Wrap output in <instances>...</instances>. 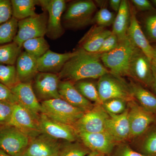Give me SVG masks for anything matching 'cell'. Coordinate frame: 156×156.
<instances>
[{"label":"cell","mask_w":156,"mask_h":156,"mask_svg":"<svg viewBox=\"0 0 156 156\" xmlns=\"http://www.w3.org/2000/svg\"><path fill=\"white\" fill-rule=\"evenodd\" d=\"M0 156H10L2 149H0Z\"/></svg>","instance_id":"obj_46"},{"label":"cell","mask_w":156,"mask_h":156,"mask_svg":"<svg viewBox=\"0 0 156 156\" xmlns=\"http://www.w3.org/2000/svg\"><path fill=\"white\" fill-rule=\"evenodd\" d=\"M39 6L48 14L46 35L52 40H56L65 32L62 23V17L66 9V1L64 0H39Z\"/></svg>","instance_id":"obj_7"},{"label":"cell","mask_w":156,"mask_h":156,"mask_svg":"<svg viewBox=\"0 0 156 156\" xmlns=\"http://www.w3.org/2000/svg\"><path fill=\"white\" fill-rule=\"evenodd\" d=\"M66 142L41 133L30 139L24 152L31 156H58L61 154Z\"/></svg>","instance_id":"obj_13"},{"label":"cell","mask_w":156,"mask_h":156,"mask_svg":"<svg viewBox=\"0 0 156 156\" xmlns=\"http://www.w3.org/2000/svg\"><path fill=\"white\" fill-rule=\"evenodd\" d=\"M128 118L130 125L129 138L138 137L147 131L156 121L155 114L146 110L135 101L128 102Z\"/></svg>","instance_id":"obj_10"},{"label":"cell","mask_w":156,"mask_h":156,"mask_svg":"<svg viewBox=\"0 0 156 156\" xmlns=\"http://www.w3.org/2000/svg\"><path fill=\"white\" fill-rule=\"evenodd\" d=\"M48 14L47 11L19 20L18 31L13 42L20 48H22L23 43L29 39L44 37L47 33Z\"/></svg>","instance_id":"obj_6"},{"label":"cell","mask_w":156,"mask_h":156,"mask_svg":"<svg viewBox=\"0 0 156 156\" xmlns=\"http://www.w3.org/2000/svg\"><path fill=\"white\" fill-rule=\"evenodd\" d=\"M91 152L83 143L66 141L61 154L62 156H86Z\"/></svg>","instance_id":"obj_34"},{"label":"cell","mask_w":156,"mask_h":156,"mask_svg":"<svg viewBox=\"0 0 156 156\" xmlns=\"http://www.w3.org/2000/svg\"><path fill=\"white\" fill-rule=\"evenodd\" d=\"M131 21L127 35L136 47L140 49L151 61L154 48L143 31L136 15V11L130 2Z\"/></svg>","instance_id":"obj_18"},{"label":"cell","mask_w":156,"mask_h":156,"mask_svg":"<svg viewBox=\"0 0 156 156\" xmlns=\"http://www.w3.org/2000/svg\"><path fill=\"white\" fill-rule=\"evenodd\" d=\"M134 99L146 110L156 114V95L141 84L131 82L129 84Z\"/></svg>","instance_id":"obj_25"},{"label":"cell","mask_w":156,"mask_h":156,"mask_svg":"<svg viewBox=\"0 0 156 156\" xmlns=\"http://www.w3.org/2000/svg\"><path fill=\"white\" fill-rule=\"evenodd\" d=\"M153 47L154 48L153 58H156V46Z\"/></svg>","instance_id":"obj_48"},{"label":"cell","mask_w":156,"mask_h":156,"mask_svg":"<svg viewBox=\"0 0 156 156\" xmlns=\"http://www.w3.org/2000/svg\"><path fill=\"white\" fill-rule=\"evenodd\" d=\"M121 0H110L109 1V5L111 8L116 12H118L119 10L121 3Z\"/></svg>","instance_id":"obj_43"},{"label":"cell","mask_w":156,"mask_h":156,"mask_svg":"<svg viewBox=\"0 0 156 156\" xmlns=\"http://www.w3.org/2000/svg\"><path fill=\"white\" fill-rule=\"evenodd\" d=\"M17 104L28 111L38 120L42 114V106L34 93L31 83H20L11 89Z\"/></svg>","instance_id":"obj_17"},{"label":"cell","mask_w":156,"mask_h":156,"mask_svg":"<svg viewBox=\"0 0 156 156\" xmlns=\"http://www.w3.org/2000/svg\"><path fill=\"white\" fill-rule=\"evenodd\" d=\"M119 44V41L116 36L112 33L102 43L101 47L97 53L101 54L108 53L116 48Z\"/></svg>","instance_id":"obj_40"},{"label":"cell","mask_w":156,"mask_h":156,"mask_svg":"<svg viewBox=\"0 0 156 156\" xmlns=\"http://www.w3.org/2000/svg\"><path fill=\"white\" fill-rule=\"evenodd\" d=\"M97 87L101 102L120 98L129 102L134 99L130 85L122 77L109 72L98 79Z\"/></svg>","instance_id":"obj_4"},{"label":"cell","mask_w":156,"mask_h":156,"mask_svg":"<svg viewBox=\"0 0 156 156\" xmlns=\"http://www.w3.org/2000/svg\"><path fill=\"white\" fill-rule=\"evenodd\" d=\"M0 101L15 104L16 98L11 89L0 83Z\"/></svg>","instance_id":"obj_41"},{"label":"cell","mask_w":156,"mask_h":156,"mask_svg":"<svg viewBox=\"0 0 156 156\" xmlns=\"http://www.w3.org/2000/svg\"><path fill=\"white\" fill-rule=\"evenodd\" d=\"M17 156H31L30 155L26 153L25 152H24L23 153L20 154L19 155Z\"/></svg>","instance_id":"obj_50"},{"label":"cell","mask_w":156,"mask_h":156,"mask_svg":"<svg viewBox=\"0 0 156 156\" xmlns=\"http://www.w3.org/2000/svg\"><path fill=\"white\" fill-rule=\"evenodd\" d=\"M112 34L106 27L94 24L79 41V49L92 53H97L105 40Z\"/></svg>","instance_id":"obj_22"},{"label":"cell","mask_w":156,"mask_h":156,"mask_svg":"<svg viewBox=\"0 0 156 156\" xmlns=\"http://www.w3.org/2000/svg\"><path fill=\"white\" fill-rule=\"evenodd\" d=\"M143 154L146 156H156V128L148 133L141 145Z\"/></svg>","instance_id":"obj_36"},{"label":"cell","mask_w":156,"mask_h":156,"mask_svg":"<svg viewBox=\"0 0 156 156\" xmlns=\"http://www.w3.org/2000/svg\"><path fill=\"white\" fill-rule=\"evenodd\" d=\"M131 3L136 11L146 12L155 9L151 1L148 0H132Z\"/></svg>","instance_id":"obj_42"},{"label":"cell","mask_w":156,"mask_h":156,"mask_svg":"<svg viewBox=\"0 0 156 156\" xmlns=\"http://www.w3.org/2000/svg\"><path fill=\"white\" fill-rule=\"evenodd\" d=\"M22 48L14 42L0 45V64L15 65Z\"/></svg>","instance_id":"obj_30"},{"label":"cell","mask_w":156,"mask_h":156,"mask_svg":"<svg viewBox=\"0 0 156 156\" xmlns=\"http://www.w3.org/2000/svg\"><path fill=\"white\" fill-rule=\"evenodd\" d=\"M15 66L20 83H31L39 73L37 59L26 51L22 52L18 57Z\"/></svg>","instance_id":"obj_23"},{"label":"cell","mask_w":156,"mask_h":156,"mask_svg":"<svg viewBox=\"0 0 156 156\" xmlns=\"http://www.w3.org/2000/svg\"><path fill=\"white\" fill-rule=\"evenodd\" d=\"M41 103L42 114L57 122L73 127L86 112L61 98L42 101Z\"/></svg>","instance_id":"obj_5"},{"label":"cell","mask_w":156,"mask_h":156,"mask_svg":"<svg viewBox=\"0 0 156 156\" xmlns=\"http://www.w3.org/2000/svg\"><path fill=\"white\" fill-rule=\"evenodd\" d=\"M128 76L139 82L140 84L150 88L154 80L151 62L139 48L134 51L129 62Z\"/></svg>","instance_id":"obj_9"},{"label":"cell","mask_w":156,"mask_h":156,"mask_svg":"<svg viewBox=\"0 0 156 156\" xmlns=\"http://www.w3.org/2000/svg\"><path fill=\"white\" fill-rule=\"evenodd\" d=\"M30 140L14 126H0V149L10 156H17L24 152Z\"/></svg>","instance_id":"obj_8"},{"label":"cell","mask_w":156,"mask_h":156,"mask_svg":"<svg viewBox=\"0 0 156 156\" xmlns=\"http://www.w3.org/2000/svg\"><path fill=\"white\" fill-rule=\"evenodd\" d=\"M73 84L77 90L87 100L94 102V104L101 105L97 84L87 80L78 81Z\"/></svg>","instance_id":"obj_29"},{"label":"cell","mask_w":156,"mask_h":156,"mask_svg":"<svg viewBox=\"0 0 156 156\" xmlns=\"http://www.w3.org/2000/svg\"><path fill=\"white\" fill-rule=\"evenodd\" d=\"M116 15L106 8H101L95 13L92 23L101 27H106L113 25Z\"/></svg>","instance_id":"obj_33"},{"label":"cell","mask_w":156,"mask_h":156,"mask_svg":"<svg viewBox=\"0 0 156 156\" xmlns=\"http://www.w3.org/2000/svg\"><path fill=\"white\" fill-rule=\"evenodd\" d=\"M131 21L130 2L122 0L119 10L118 11L113 23L112 33L116 36L119 41L127 37Z\"/></svg>","instance_id":"obj_24"},{"label":"cell","mask_w":156,"mask_h":156,"mask_svg":"<svg viewBox=\"0 0 156 156\" xmlns=\"http://www.w3.org/2000/svg\"><path fill=\"white\" fill-rule=\"evenodd\" d=\"M109 115L101 105L95 104L93 108L86 112L73 127L77 133L80 131L96 133L105 131Z\"/></svg>","instance_id":"obj_11"},{"label":"cell","mask_w":156,"mask_h":156,"mask_svg":"<svg viewBox=\"0 0 156 156\" xmlns=\"http://www.w3.org/2000/svg\"><path fill=\"white\" fill-rule=\"evenodd\" d=\"M151 2L153 5L154 8L156 9V0H152V1H151Z\"/></svg>","instance_id":"obj_49"},{"label":"cell","mask_w":156,"mask_h":156,"mask_svg":"<svg viewBox=\"0 0 156 156\" xmlns=\"http://www.w3.org/2000/svg\"><path fill=\"white\" fill-rule=\"evenodd\" d=\"M99 153L96 152L91 151L87 156H96Z\"/></svg>","instance_id":"obj_47"},{"label":"cell","mask_w":156,"mask_h":156,"mask_svg":"<svg viewBox=\"0 0 156 156\" xmlns=\"http://www.w3.org/2000/svg\"><path fill=\"white\" fill-rule=\"evenodd\" d=\"M105 131L112 137L116 142H121L130 137V128L128 118V109L119 115L108 114Z\"/></svg>","instance_id":"obj_21"},{"label":"cell","mask_w":156,"mask_h":156,"mask_svg":"<svg viewBox=\"0 0 156 156\" xmlns=\"http://www.w3.org/2000/svg\"><path fill=\"white\" fill-rule=\"evenodd\" d=\"M0 83L11 89L20 83L15 65L0 64Z\"/></svg>","instance_id":"obj_32"},{"label":"cell","mask_w":156,"mask_h":156,"mask_svg":"<svg viewBox=\"0 0 156 156\" xmlns=\"http://www.w3.org/2000/svg\"><path fill=\"white\" fill-rule=\"evenodd\" d=\"M100 154H98L96 156H100Z\"/></svg>","instance_id":"obj_51"},{"label":"cell","mask_w":156,"mask_h":156,"mask_svg":"<svg viewBox=\"0 0 156 156\" xmlns=\"http://www.w3.org/2000/svg\"><path fill=\"white\" fill-rule=\"evenodd\" d=\"M59 81L58 75L41 72L37 74L32 82L31 86L40 103L61 98L58 91Z\"/></svg>","instance_id":"obj_12"},{"label":"cell","mask_w":156,"mask_h":156,"mask_svg":"<svg viewBox=\"0 0 156 156\" xmlns=\"http://www.w3.org/2000/svg\"><path fill=\"white\" fill-rule=\"evenodd\" d=\"M58 75L61 81L74 83L89 79H99L109 73L101 59V54L92 53L78 48Z\"/></svg>","instance_id":"obj_1"},{"label":"cell","mask_w":156,"mask_h":156,"mask_svg":"<svg viewBox=\"0 0 156 156\" xmlns=\"http://www.w3.org/2000/svg\"><path fill=\"white\" fill-rule=\"evenodd\" d=\"M128 101L120 98H113L104 101L101 105L108 113L119 115L127 110Z\"/></svg>","instance_id":"obj_35"},{"label":"cell","mask_w":156,"mask_h":156,"mask_svg":"<svg viewBox=\"0 0 156 156\" xmlns=\"http://www.w3.org/2000/svg\"><path fill=\"white\" fill-rule=\"evenodd\" d=\"M151 62L152 69L156 73V58H153Z\"/></svg>","instance_id":"obj_45"},{"label":"cell","mask_w":156,"mask_h":156,"mask_svg":"<svg viewBox=\"0 0 156 156\" xmlns=\"http://www.w3.org/2000/svg\"><path fill=\"white\" fill-rule=\"evenodd\" d=\"M56 156H62V154H60V155H59Z\"/></svg>","instance_id":"obj_52"},{"label":"cell","mask_w":156,"mask_h":156,"mask_svg":"<svg viewBox=\"0 0 156 156\" xmlns=\"http://www.w3.org/2000/svg\"><path fill=\"white\" fill-rule=\"evenodd\" d=\"M76 50L63 53H55L50 50L37 59L39 72L58 75L66 63L74 56Z\"/></svg>","instance_id":"obj_19"},{"label":"cell","mask_w":156,"mask_h":156,"mask_svg":"<svg viewBox=\"0 0 156 156\" xmlns=\"http://www.w3.org/2000/svg\"><path fill=\"white\" fill-rule=\"evenodd\" d=\"M97 6L91 0L73 1L66 5L62 23L65 29L78 30L92 24Z\"/></svg>","instance_id":"obj_2"},{"label":"cell","mask_w":156,"mask_h":156,"mask_svg":"<svg viewBox=\"0 0 156 156\" xmlns=\"http://www.w3.org/2000/svg\"><path fill=\"white\" fill-rule=\"evenodd\" d=\"M9 125L17 128L30 139L42 133L38 120L29 112L17 104L14 105L13 113Z\"/></svg>","instance_id":"obj_15"},{"label":"cell","mask_w":156,"mask_h":156,"mask_svg":"<svg viewBox=\"0 0 156 156\" xmlns=\"http://www.w3.org/2000/svg\"><path fill=\"white\" fill-rule=\"evenodd\" d=\"M13 17L18 21L36 16V6L39 5V0H11Z\"/></svg>","instance_id":"obj_26"},{"label":"cell","mask_w":156,"mask_h":156,"mask_svg":"<svg viewBox=\"0 0 156 156\" xmlns=\"http://www.w3.org/2000/svg\"><path fill=\"white\" fill-rule=\"evenodd\" d=\"M153 72L154 75V80L150 88L154 93L155 95H156V73L153 70Z\"/></svg>","instance_id":"obj_44"},{"label":"cell","mask_w":156,"mask_h":156,"mask_svg":"<svg viewBox=\"0 0 156 156\" xmlns=\"http://www.w3.org/2000/svg\"><path fill=\"white\" fill-rule=\"evenodd\" d=\"M14 105L0 101V126L9 125L13 113Z\"/></svg>","instance_id":"obj_37"},{"label":"cell","mask_w":156,"mask_h":156,"mask_svg":"<svg viewBox=\"0 0 156 156\" xmlns=\"http://www.w3.org/2000/svg\"><path fill=\"white\" fill-rule=\"evenodd\" d=\"M137 48L127 35L126 38L119 41L118 46L114 50L101 54V59L112 73L121 77L128 76L129 62Z\"/></svg>","instance_id":"obj_3"},{"label":"cell","mask_w":156,"mask_h":156,"mask_svg":"<svg viewBox=\"0 0 156 156\" xmlns=\"http://www.w3.org/2000/svg\"><path fill=\"white\" fill-rule=\"evenodd\" d=\"M58 91L62 99L84 112L92 109L95 105L81 95L74 84L69 81L60 80Z\"/></svg>","instance_id":"obj_20"},{"label":"cell","mask_w":156,"mask_h":156,"mask_svg":"<svg viewBox=\"0 0 156 156\" xmlns=\"http://www.w3.org/2000/svg\"><path fill=\"white\" fill-rule=\"evenodd\" d=\"M140 24L149 42L156 43V9L144 12Z\"/></svg>","instance_id":"obj_27"},{"label":"cell","mask_w":156,"mask_h":156,"mask_svg":"<svg viewBox=\"0 0 156 156\" xmlns=\"http://www.w3.org/2000/svg\"><path fill=\"white\" fill-rule=\"evenodd\" d=\"M38 122L42 133L54 139L69 142H76L80 139L73 126L55 121L44 114L40 115Z\"/></svg>","instance_id":"obj_14"},{"label":"cell","mask_w":156,"mask_h":156,"mask_svg":"<svg viewBox=\"0 0 156 156\" xmlns=\"http://www.w3.org/2000/svg\"><path fill=\"white\" fill-rule=\"evenodd\" d=\"M25 51L38 59L50 50V45L44 37L29 39L23 43Z\"/></svg>","instance_id":"obj_28"},{"label":"cell","mask_w":156,"mask_h":156,"mask_svg":"<svg viewBox=\"0 0 156 156\" xmlns=\"http://www.w3.org/2000/svg\"><path fill=\"white\" fill-rule=\"evenodd\" d=\"M13 17L12 4L10 0H0V25Z\"/></svg>","instance_id":"obj_38"},{"label":"cell","mask_w":156,"mask_h":156,"mask_svg":"<svg viewBox=\"0 0 156 156\" xmlns=\"http://www.w3.org/2000/svg\"><path fill=\"white\" fill-rule=\"evenodd\" d=\"M79 139L91 151L101 154H109L113 150L116 142L106 131L88 133L77 132Z\"/></svg>","instance_id":"obj_16"},{"label":"cell","mask_w":156,"mask_h":156,"mask_svg":"<svg viewBox=\"0 0 156 156\" xmlns=\"http://www.w3.org/2000/svg\"><path fill=\"white\" fill-rule=\"evenodd\" d=\"M112 153V156H146L135 151L128 144L124 143L115 146Z\"/></svg>","instance_id":"obj_39"},{"label":"cell","mask_w":156,"mask_h":156,"mask_svg":"<svg viewBox=\"0 0 156 156\" xmlns=\"http://www.w3.org/2000/svg\"><path fill=\"white\" fill-rule=\"evenodd\" d=\"M18 22L12 17L9 21L0 25V45L13 41L18 31Z\"/></svg>","instance_id":"obj_31"}]
</instances>
